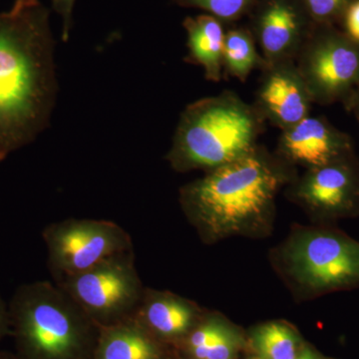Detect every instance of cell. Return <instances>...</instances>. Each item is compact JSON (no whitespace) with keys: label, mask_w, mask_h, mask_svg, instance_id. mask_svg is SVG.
Masks as SVG:
<instances>
[{"label":"cell","mask_w":359,"mask_h":359,"mask_svg":"<svg viewBox=\"0 0 359 359\" xmlns=\"http://www.w3.org/2000/svg\"><path fill=\"white\" fill-rule=\"evenodd\" d=\"M183 7H193L207 11L222 22L237 20L252 9L256 0H171Z\"/></svg>","instance_id":"ac0fdd59"},{"label":"cell","mask_w":359,"mask_h":359,"mask_svg":"<svg viewBox=\"0 0 359 359\" xmlns=\"http://www.w3.org/2000/svg\"><path fill=\"white\" fill-rule=\"evenodd\" d=\"M11 334V316L8 304L0 295V341Z\"/></svg>","instance_id":"603a6c76"},{"label":"cell","mask_w":359,"mask_h":359,"mask_svg":"<svg viewBox=\"0 0 359 359\" xmlns=\"http://www.w3.org/2000/svg\"><path fill=\"white\" fill-rule=\"evenodd\" d=\"M8 309L21 359H94L99 327L57 283L20 285Z\"/></svg>","instance_id":"3957f363"},{"label":"cell","mask_w":359,"mask_h":359,"mask_svg":"<svg viewBox=\"0 0 359 359\" xmlns=\"http://www.w3.org/2000/svg\"><path fill=\"white\" fill-rule=\"evenodd\" d=\"M76 0H52V6L62 20V39L67 41L72 28L73 9Z\"/></svg>","instance_id":"44dd1931"},{"label":"cell","mask_w":359,"mask_h":359,"mask_svg":"<svg viewBox=\"0 0 359 359\" xmlns=\"http://www.w3.org/2000/svg\"><path fill=\"white\" fill-rule=\"evenodd\" d=\"M254 344L263 359L297 358V337L290 327L278 323H266L257 328Z\"/></svg>","instance_id":"e0dca14e"},{"label":"cell","mask_w":359,"mask_h":359,"mask_svg":"<svg viewBox=\"0 0 359 359\" xmlns=\"http://www.w3.org/2000/svg\"><path fill=\"white\" fill-rule=\"evenodd\" d=\"M354 0H304L314 25H334Z\"/></svg>","instance_id":"d6986e66"},{"label":"cell","mask_w":359,"mask_h":359,"mask_svg":"<svg viewBox=\"0 0 359 359\" xmlns=\"http://www.w3.org/2000/svg\"><path fill=\"white\" fill-rule=\"evenodd\" d=\"M150 332L132 316L107 327H99L94 359H159Z\"/></svg>","instance_id":"9a60e30c"},{"label":"cell","mask_w":359,"mask_h":359,"mask_svg":"<svg viewBox=\"0 0 359 359\" xmlns=\"http://www.w3.org/2000/svg\"><path fill=\"white\" fill-rule=\"evenodd\" d=\"M50 11L15 0L0 13V162L48 126L56 94Z\"/></svg>","instance_id":"6da1fadb"},{"label":"cell","mask_w":359,"mask_h":359,"mask_svg":"<svg viewBox=\"0 0 359 359\" xmlns=\"http://www.w3.org/2000/svg\"><path fill=\"white\" fill-rule=\"evenodd\" d=\"M295 359H318L314 355L313 351H309V349H306V351H302L299 355H297V358Z\"/></svg>","instance_id":"484cf974"},{"label":"cell","mask_w":359,"mask_h":359,"mask_svg":"<svg viewBox=\"0 0 359 359\" xmlns=\"http://www.w3.org/2000/svg\"><path fill=\"white\" fill-rule=\"evenodd\" d=\"M341 20L344 23V32L359 43V0H354L348 6Z\"/></svg>","instance_id":"7402d4cb"},{"label":"cell","mask_w":359,"mask_h":359,"mask_svg":"<svg viewBox=\"0 0 359 359\" xmlns=\"http://www.w3.org/2000/svg\"><path fill=\"white\" fill-rule=\"evenodd\" d=\"M313 104L346 105L359 89V43L334 25H314L295 59Z\"/></svg>","instance_id":"8992f818"},{"label":"cell","mask_w":359,"mask_h":359,"mask_svg":"<svg viewBox=\"0 0 359 359\" xmlns=\"http://www.w3.org/2000/svg\"><path fill=\"white\" fill-rule=\"evenodd\" d=\"M252 8L250 32L266 65L295 61L314 26L304 0H262Z\"/></svg>","instance_id":"30bf717a"},{"label":"cell","mask_w":359,"mask_h":359,"mask_svg":"<svg viewBox=\"0 0 359 359\" xmlns=\"http://www.w3.org/2000/svg\"><path fill=\"white\" fill-rule=\"evenodd\" d=\"M266 121L252 104L224 91L187 106L167 155L178 172L216 169L257 147Z\"/></svg>","instance_id":"277c9868"},{"label":"cell","mask_w":359,"mask_h":359,"mask_svg":"<svg viewBox=\"0 0 359 359\" xmlns=\"http://www.w3.org/2000/svg\"><path fill=\"white\" fill-rule=\"evenodd\" d=\"M290 278L311 294L359 287V242L330 228L306 229L283 249Z\"/></svg>","instance_id":"5b68a950"},{"label":"cell","mask_w":359,"mask_h":359,"mask_svg":"<svg viewBox=\"0 0 359 359\" xmlns=\"http://www.w3.org/2000/svg\"><path fill=\"white\" fill-rule=\"evenodd\" d=\"M266 61L259 53L257 42L250 29L237 28L226 32L223 71L229 76L244 82L255 69L262 70Z\"/></svg>","instance_id":"2e32d148"},{"label":"cell","mask_w":359,"mask_h":359,"mask_svg":"<svg viewBox=\"0 0 359 359\" xmlns=\"http://www.w3.org/2000/svg\"><path fill=\"white\" fill-rule=\"evenodd\" d=\"M56 283L98 327L132 318L144 295L134 250L116 255L88 271Z\"/></svg>","instance_id":"52a82bcc"},{"label":"cell","mask_w":359,"mask_h":359,"mask_svg":"<svg viewBox=\"0 0 359 359\" xmlns=\"http://www.w3.org/2000/svg\"><path fill=\"white\" fill-rule=\"evenodd\" d=\"M188 36L186 60L201 66L205 79L219 82L223 75L224 32L223 22L210 14H202L184 20Z\"/></svg>","instance_id":"5bb4252c"},{"label":"cell","mask_w":359,"mask_h":359,"mask_svg":"<svg viewBox=\"0 0 359 359\" xmlns=\"http://www.w3.org/2000/svg\"><path fill=\"white\" fill-rule=\"evenodd\" d=\"M252 105L264 121L280 131L308 117L313 102L295 61L264 66Z\"/></svg>","instance_id":"7c38bea8"},{"label":"cell","mask_w":359,"mask_h":359,"mask_svg":"<svg viewBox=\"0 0 359 359\" xmlns=\"http://www.w3.org/2000/svg\"><path fill=\"white\" fill-rule=\"evenodd\" d=\"M290 165L257 145L240 159L184 186L182 208L208 238L248 230L269 216L278 191L294 181Z\"/></svg>","instance_id":"7a4b0ae2"},{"label":"cell","mask_w":359,"mask_h":359,"mask_svg":"<svg viewBox=\"0 0 359 359\" xmlns=\"http://www.w3.org/2000/svg\"><path fill=\"white\" fill-rule=\"evenodd\" d=\"M134 318L149 332L162 337L187 334L196 318L192 304L168 292H144Z\"/></svg>","instance_id":"4fadbf2b"},{"label":"cell","mask_w":359,"mask_h":359,"mask_svg":"<svg viewBox=\"0 0 359 359\" xmlns=\"http://www.w3.org/2000/svg\"><path fill=\"white\" fill-rule=\"evenodd\" d=\"M358 95H359V89H358Z\"/></svg>","instance_id":"4316f807"},{"label":"cell","mask_w":359,"mask_h":359,"mask_svg":"<svg viewBox=\"0 0 359 359\" xmlns=\"http://www.w3.org/2000/svg\"><path fill=\"white\" fill-rule=\"evenodd\" d=\"M276 153L290 166L301 165L306 170L355 154L348 134L337 129L327 118L311 115L282 131Z\"/></svg>","instance_id":"8fae6325"},{"label":"cell","mask_w":359,"mask_h":359,"mask_svg":"<svg viewBox=\"0 0 359 359\" xmlns=\"http://www.w3.org/2000/svg\"><path fill=\"white\" fill-rule=\"evenodd\" d=\"M292 183V197L320 218H346L359 212V163L355 154L306 170Z\"/></svg>","instance_id":"9c48e42d"},{"label":"cell","mask_w":359,"mask_h":359,"mask_svg":"<svg viewBox=\"0 0 359 359\" xmlns=\"http://www.w3.org/2000/svg\"><path fill=\"white\" fill-rule=\"evenodd\" d=\"M344 107H346L347 111H351V112L353 113L359 123V95L358 92L351 97V100L344 105Z\"/></svg>","instance_id":"cb8c5ba5"},{"label":"cell","mask_w":359,"mask_h":359,"mask_svg":"<svg viewBox=\"0 0 359 359\" xmlns=\"http://www.w3.org/2000/svg\"><path fill=\"white\" fill-rule=\"evenodd\" d=\"M47 262L56 283L93 268L105 259L133 252L128 233L106 219H67L42 233Z\"/></svg>","instance_id":"ba28073f"},{"label":"cell","mask_w":359,"mask_h":359,"mask_svg":"<svg viewBox=\"0 0 359 359\" xmlns=\"http://www.w3.org/2000/svg\"><path fill=\"white\" fill-rule=\"evenodd\" d=\"M0 359H21L16 353L11 351H0Z\"/></svg>","instance_id":"d4e9b609"},{"label":"cell","mask_w":359,"mask_h":359,"mask_svg":"<svg viewBox=\"0 0 359 359\" xmlns=\"http://www.w3.org/2000/svg\"><path fill=\"white\" fill-rule=\"evenodd\" d=\"M238 339L230 327L207 347L194 354L196 359H233L237 353Z\"/></svg>","instance_id":"ffe728a7"}]
</instances>
